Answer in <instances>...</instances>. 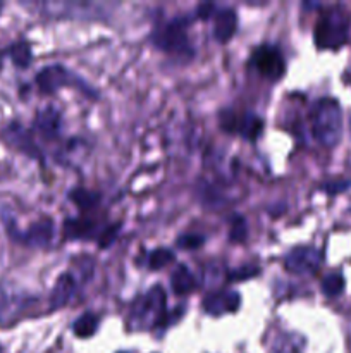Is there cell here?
<instances>
[{
    "label": "cell",
    "instance_id": "obj_1",
    "mask_svg": "<svg viewBox=\"0 0 351 353\" xmlns=\"http://www.w3.org/2000/svg\"><path fill=\"white\" fill-rule=\"evenodd\" d=\"M312 133L320 145L332 148L339 143L343 134V110L337 100L323 97L313 103L310 110Z\"/></svg>",
    "mask_w": 351,
    "mask_h": 353
},
{
    "label": "cell",
    "instance_id": "obj_2",
    "mask_svg": "<svg viewBox=\"0 0 351 353\" xmlns=\"http://www.w3.org/2000/svg\"><path fill=\"white\" fill-rule=\"evenodd\" d=\"M348 33H350V16L343 7L336 6L327 9L319 17L313 37L317 47L322 50H337L348 41Z\"/></svg>",
    "mask_w": 351,
    "mask_h": 353
},
{
    "label": "cell",
    "instance_id": "obj_3",
    "mask_svg": "<svg viewBox=\"0 0 351 353\" xmlns=\"http://www.w3.org/2000/svg\"><path fill=\"white\" fill-rule=\"evenodd\" d=\"M167 295L162 286H153L148 293L138 296L131 309V323L136 327H158L167 317Z\"/></svg>",
    "mask_w": 351,
    "mask_h": 353
},
{
    "label": "cell",
    "instance_id": "obj_4",
    "mask_svg": "<svg viewBox=\"0 0 351 353\" xmlns=\"http://www.w3.org/2000/svg\"><path fill=\"white\" fill-rule=\"evenodd\" d=\"M153 43L160 50L169 52V54H191L188 19L186 17H174V19L158 26L153 33Z\"/></svg>",
    "mask_w": 351,
    "mask_h": 353
},
{
    "label": "cell",
    "instance_id": "obj_5",
    "mask_svg": "<svg viewBox=\"0 0 351 353\" xmlns=\"http://www.w3.org/2000/svg\"><path fill=\"white\" fill-rule=\"evenodd\" d=\"M250 62L264 78L270 79V81H277L286 72L284 57H282L281 50L272 45H260L255 48Z\"/></svg>",
    "mask_w": 351,
    "mask_h": 353
},
{
    "label": "cell",
    "instance_id": "obj_6",
    "mask_svg": "<svg viewBox=\"0 0 351 353\" xmlns=\"http://www.w3.org/2000/svg\"><path fill=\"white\" fill-rule=\"evenodd\" d=\"M36 85L40 88V92L43 93H54L57 92L62 86H76V88H83L92 95V90L86 88L85 81L81 78H78L76 74H72L69 69L62 68V65H47V68L41 69L36 74Z\"/></svg>",
    "mask_w": 351,
    "mask_h": 353
},
{
    "label": "cell",
    "instance_id": "obj_7",
    "mask_svg": "<svg viewBox=\"0 0 351 353\" xmlns=\"http://www.w3.org/2000/svg\"><path fill=\"white\" fill-rule=\"evenodd\" d=\"M220 126L227 133H237L246 140H257L264 130V121L253 112H244L237 116L233 110H222L220 112Z\"/></svg>",
    "mask_w": 351,
    "mask_h": 353
},
{
    "label": "cell",
    "instance_id": "obj_8",
    "mask_svg": "<svg viewBox=\"0 0 351 353\" xmlns=\"http://www.w3.org/2000/svg\"><path fill=\"white\" fill-rule=\"evenodd\" d=\"M322 264V254L312 247H296L284 257V268L292 274H315Z\"/></svg>",
    "mask_w": 351,
    "mask_h": 353
},
{
    "label": "cell",
    "instance_id": "obj_9",
    "mask_svg": "<svg viewBox=\"0 0 351 353\" xmlns=\"http://www.w3.org/2000/svg\"><path fill=\"white\" fill-rule=\"evenodd\" d=\"M202 307L206 314L215 317L233 314L241 307V296L234 290H219V292L209 293L203 299Z\"/></svg>",
    "mask_w": 351,
    "mask_h": 353
},
{
    "label": "cell",
    "instance_id": "obj_10",
    "mask_svg": "<svg viewBox=\"0 0 351 353\" xmlns=\"http://www.w3.org/2000/svg\"><path fill=\"white\" fill-rule=\"evenodd\" d=\"M237 28V16L233 7H219L213 12V38L226 43L234 37Z\"/></svg>",
    "mask_w": 351,
    "mask_h": 353
},
{
    "label": "cell",
    "instance_id": "obj_11",
    "mask_svg": "<svg viewBox=\"0 0 351 353\" xmlns=\"http://www.w3.org/2000/svg\"><path fill=\"white\" fill-rule=\"evenodd\" d=\"M54 221L41 219L31 224L24 233L17 234V240L30 245V247H48L50 241L54 240Z\"/></svg>",
    "mask_w": 351,
    "mask_h": 353
},
{
    "label": "cell",
    "instance_id": "obj_12",
    "mask_svg": "<svg viewBox=\"0 0 351 353\" xmlns=\"http://www.w3.org/2000/svg\"><path fill=\"white\" fill-rule=\"evenodd\" d=\"M76 286H78V283H76V278L71 272H64V274L58 276L50 295L52 309H61V307L67 305V302L74 295Z\"/></svg>",
    "mask_w": 351,
    "mask_h": 353
},
{
    "label": "cell",
    "instance_id": "obj_13",
    "mask_svg": "<svg viewBox=\"0 0 351 353\" xmlns=\"http://www.w3.org/2000/svg\"><path fill=\"white\" fill-rule=\"evenodd\" d=\"M36 128L45 134L47 138L57 137L58 131H61V123L62 116L55 107L47 105L45 109H41L40 112L36 114Z\"/></svg>",
    "mask_w": 351,
    "mask_h": 353
},
{
    "label": "cell",
    "instance_id": "obj_14",
    "mask_svg": "<svg viewBox=\"0 0 351 353\" xmlns=\"http://www.w3.org/2000/svg\"><path fill=\"white\" fill-rule=\"evenodd\" d=\"M305 340L295 333H281L274 338L270 345V353H303Z\"/></svg>",
    "mask_w": 351,
    "mask_h": 353
},
{
    "label": "cell",
    "instance_id": "obj_15",
    "mask_svg": "<svg viewBox=\"0 0 351 353\" xmlns=\"http://www.w3.org/2000/svg\"><path fill=\"white\" fill-rule=\"evenodd\" d=\"M171 286L176 295H186L196 288L195 276L184 264H179L171 274Z\"/></svg>",
    "mask_w": 351,
    "mask_h": 353
},
{
    "label": "cell",
    "instance_id": "obj_16",
    "mask_svg": "<svg viewBox=\"0 0 351 353\" xmlns=\"http://www.w3.org/2000/svg\"><path fill=\"white\" fill-rule=\"evenodd\" d=\"M96 226L93 221L89 219H69L64 223V236L67 240H86V238H92L95 233Z\"/></svg>",
    "mask_w": 351,
    "mask_h": 353
},
{
    "label": "cell",
    "instance_id": "obj_17",
    "mask_svg": "<svg viewBox=\"0 0 351 353\" xmlns=\"http://www.w3.org/2000/svg\"><path fill=\"white\" fill-rule=\"evenodd\" d=\"M98 324H100L98 316H95V314L92 312H86L83 314L74 324H72V331H74V334L78 338H89L96 333Z\"/></svg>",
    "mask_w": 351,
    "mask_h": 353
},
{
    "label": "cell",
    "instance_id": "obj_18",
    "mask_svg": "<svg viewBox=\"0 0 351 353\" xmlns=\"http://www.w3.org/2000/svg\"><path fill=\"white\" fill-rule=\"evenodd\" d=\"M7 134H9L10 143H14L17 148H21L23 152H26V154L33 155V157H38L36 152H40V150L34 147V143L31 141L28 131L21 130L19 126H12V128H9V133H7Z\"/></svg>",
    "mask_w": 351,
    "mask_h": 353
},
{
    "label": "cell",
    "instance_id": "obj_19",
    "mask_svg": "<svg viewBox=\"0 0 351 353\" xmlns=\"http://www.w3.org/2000/svg\"><path fill=\"white\" fill-rule=\"evenodd\" d=\"M320 288H322V293L329 299H336L341 293L344 292V278L339 272H330L320 283Z\"/></svg>",
    "mask_w": 351,
    "mask_h": 353
},
{
    "label": "cell",
    "instance_id": "obj_20",
    "mask_svg": "<svg viewBox=\"0 0 351 353\" xmlns=\"http://www.w3.org/2000/svg\"><path fill=\"white\" fill-rule=\"evenodd\" d=\"M69 199L79 207V209H92L100 202V195L96 192H89L85 188H72Z\"/></svg>",
    "mask_w": 351,
    "mask_h": 353
},
{
    "label": "cell",
    "instance_id": "obj_21",
    "mask_svg": "<svg viewBox=\"0 0 351 353\" xmlns=\"http://www.w3.org/2000/svg\"><path fill=\"white\" fill-rule=\"evenodd\" d=\"M9 55L17 68H28L31 62V59H33L31 48L26 41H19V43L12 45V47L9 48Z\"/></svg>",
    "mask_w": 351,
    "mask_h": 353
},
{
    "label": "cell",
    "instance_id": "obj_22",
    "mask_svg": "<svg viewBox=\"0 0 351 353\" xmlns=\"http://www.w3.org/2000/svg\"><path fill=\"white\" fill-rule=\"evenodd\" d=\"M174 252L169 250V248H155L148 255V268L157 271V269H162L171 264V262H174Z\"/></svg>",
    "mask_w": 351,
    "mask_h": 353
},
{
    "label": "cell",
    "instance_id": "obj_23",
    "mask_svg": "<svg viewBox=\"0 0 351 353\" xmlns=\"http://www.w3.org/2000/svg\"><path fill=\"white\" fill-rule=\"evenodd\" d=\"M248 234V226L246 219L243 216H234L233 223H231V231H229V240L233 243H241V241L246 240Z\"/></svg>",
    "mask_w": 351,
    "mask_h": 353
},
{
    "label": "cell",
    "instance_id": "obj_24",
    "mask_svg": "<svg viewBox=\"0 0 351 353\" xmlns=\"http://www.w3.org/2000/svg\"><path fill=\"white\" fill-rule=\"evenodd\" d=\"M205 243V236L200 233H184L178 238V247L182 250H196Z\"/></svg>",
    "mask_w": 351,
    "mask_h": 353
},
{
    "label": "cell",
    "instance_id": "obj_25",
    "mask_svg": "<svg viewBox=\"0 0 351 353\" xmlns=\"http://www.w3.org/2000/svg\"><path fill=\"white\" fill-rule=\"evenodd\" d=\"M257 274H260V269L257 265H241V268L229 271L227 278H229V281H244V279L255 278Z\"/></svg>",
    "mask_w": 351,
    "mask_h": 353
},
{
    "label": "cell",
    "instance_id": "obj_26",
    "mask_svg": "<svg viewBox=\"0 0 351 353\" xmlns=\"http://www.w3.org/2000/svg\"><path fill=\"white\" fill-rule=\"evenodd\" d=\"M117 230H119V224H114V226H110L109 230L103 231L102 234H98V245H100V247H102V248L109 247V245L112 243L114 238H116Z\"/></svg>",
    "mask_w": 351,
    "mask_h": 353
},
{
    "label": "cell",
    "instance_id": "obj_27",
    "mask_svg": "<svg viewBox=\"0 0 351 353\" xmlns=\"http://www.w3.org/2000/svg\"><path fill=\"white\" fill-rule=\"evenodd\" d=\"M215 9L217 7L213 6V3H203V6H200L198 10H196V16L202 17V19H206V17L213 16Z\"/></svg>",
    "mask_w": 351,
    "mask_h": 353
},
{
    "label": "cell",
    "instance_id": "obj_28",
    "mask_svg": "<svg viewBox=\"0 0 351 353\" xmlns=\"http://www.w3.org/2000/svg\"><path fill=\"white\" fill-rule=\"evenodd\" d=\"M350 185H351L350 181H348V183L341 181V183H336V185H334V183H329V185H326V186H323V188H326L329 193H337V192H339V190L348 188V186H350Z\"/></svg>",
    "mask_w": 351,
    "mask_h": 353
},
{
    "label": "cell",
    "instance_id": "obj_29",
    "mask_svg": "<svg viewBox=\"0 0 351 353\" xmlns=\"http://www.w3.org/2000/svg\"><path fill=\"white\" fill-rule=\"evenodd\" d=\"M350 130H351V117H350Z\"/></svg>",
    "mask_w": 351,
    "mask_h": 353
},
{
    "label": "cell",
    "instance_id": "obj_30",
    "mask_svg": "<svg viewBox=\"0 0 351 353\" xmlns=\"http://www.w3.org/2000/svg\"><path fill=\"white\" fill-rule=\"evenodd\" d=\"M0 7H2V6H0Z\"/></svg>",
    "mask_w": 351,
    "mask_h": 353
}]
</instances>
